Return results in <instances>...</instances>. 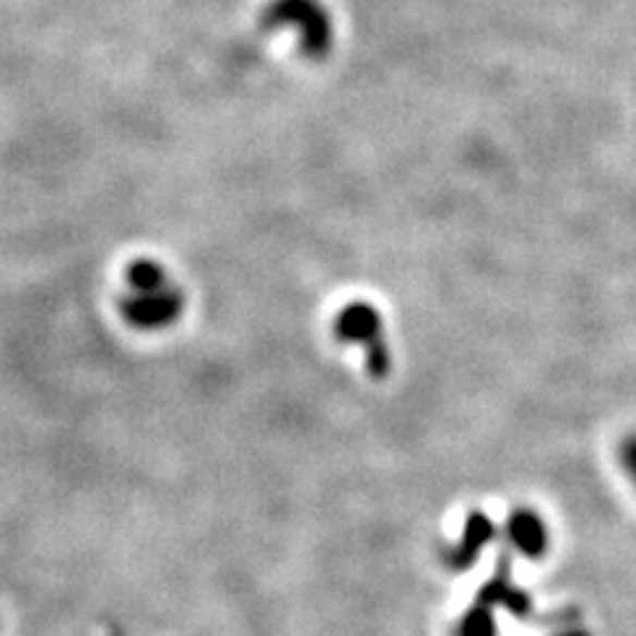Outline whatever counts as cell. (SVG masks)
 Returning <instances> with one entry per match:
<instances>
[{"label":"cell","mask_w":636,"mask_h":636,"mask_svg":"<svg viewBox=\"0 0 636 636\" xmlns=\"http://www.w3.org/2000/svg\"><path fill=\"white\" fill-rule=\"evenodd\" d=\"M127 286L131 295H127L125 316L136 327L157 329L179 316L181 295L157 262H136L127 271Z\"/></svg>","instance_id":"obj_1"},{"label":"cell","mask_w":636,"mask_h":636,"mask_svg":"<svg viewBox=\"0 0 636 636\" xmlns=\"http://www.w3.org/2000/svg\"><path fill=\"white\" fill-rule=\"evenodd\" d=\"M334 334L342 342L366 347V369L371 377L382 379L390 375V351L384 342L382 318L369 303H351L334 318Z\"/></svg>","instance_id":"obj_2"},{"label":"cell","mask_w":636,"mask_h":636,"mask_svg":"<svg viewBox=\"0 0 636 636\" xmlns=\"http://www.w3.org/2000/svg\"><path fill=\"white\" fill-rule=\"evenodd\" d=\"M506 536H510L512 547L525 556H541L549 547L547 525L536 515L534 510H517L506 519Z\"/></svg>","instance_id":"obj_3"},{"label":"cell","mask_w":636,"mask_h":636,"mask_svg":"<svg viewBox=\"0 0 636 636\" xmlns=\"http://www.w3.org/2000/svg\"><path fill=\"white\" fill-rule=\"evenodd\" d=\"M493 534H497V528H493L491 519L482 515V512H469L467 523H464L462 541H458L456 547L449 552V556H445L449 565L454 567V571H462V567L473 565V562L477 560V554H480V549L491 541Z\"/></svg>","instance_id":"obj_4"},{"label":"cell","mask_w":636,"mask_h":636,"mask_svg":"<svg viewBox=\"0 0 636 636\" xmlns=\"http://www.w3.org/2000/svg\"><path fill=\"white\" fill-rule=\"evenodd\" d=\"M480 602H486V604H504V608H510L512 613H517V615H525L528 613V608H530V599L523 595V591L515 589V586L510 584V578H506V565L501 562L499 565V576L491 580V584H486L482 586V591H480Z\"/></svg>","instance_id":"obj_5"},{"label":"cell","mask_w":636,"mask_h":636,"mask_svg":"<svg viewBox=\"0 0 636 636\" xmlns=\"http://www.w3.org/2000/svg\"><path fill=\"white\" fill-rule=\"evenodd\" d=\"M458 636H497V621H493V608L486 602H477L467 615H464Z\"/></svg>","instance_id":"obj_6"},{"label":"cell","mask_w":636,"mask_h":636,"mask_svg":"<svg viewBox=\"0 0 636 636\" xmlns=\"http://www.w3.org/2000/svg\"><path fill=\"white\" fill-rule=\"evenodd\" d=\"M621 464L626 469V475L632 477V482L636 486V432L623 438L621 443Z\"/></svg>","instance_id":"obj_7"},{"label":"cell","mask_w":636,"mask_h":636,"mask_svg":"<svg viewBox=\"0 0 636 636\" xmlns=\"http://www.w3.org/2000/svg\"><path fill=\"white\" fill-rule=\"evenodd\" d=\"M565 636H584V634H565Z\"/></svg>","instance_id":"obj_8"}]
</instances>
